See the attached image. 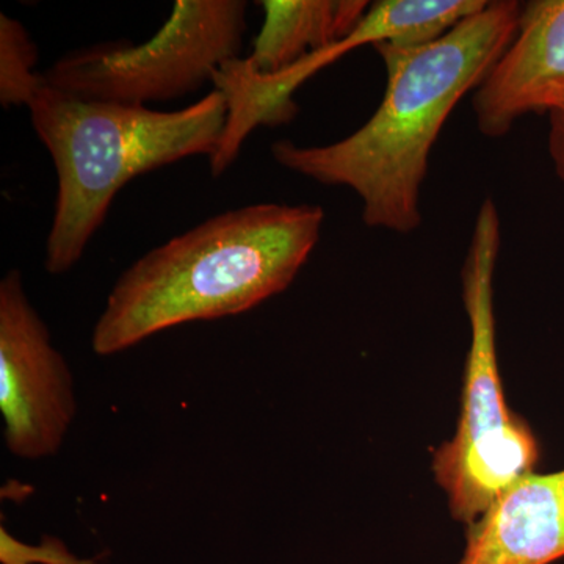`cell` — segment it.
<instances>
[{
    "label": "cell",
    "mask_w": 564,
    "mask_h": 564,
    "mask_svg": "<svg viewBox=\"0 0 564 564\" xmlns=\"http://www.w3.org/2000/svg\"><path fill=\"white\" fill-rule=\"evenodd\" d=\"M521 10L516 0H492L432 43L377 44L386 90L372 117L334 143L276 141L274 161L318 184L350 188L369 228L414 232L434 144L458 102L510 46Z\"/></svg>",
    "instance_id": "1"
},
{
    "label": "cell",
    "mask_w": 564,
    "mask_h": 564,
    "mask_svg": "<svg viewBox=\"0 0 564 564\" xmlns=\"http://www.w3.org/2000/svg\"><path fill=\"white\" fill-rule=\"evenodd\" d=\"M323 223L317 204L262 203L173 237L118 278L93 329V351L117 355L174 326L259 306L292 284Z\"/></svg>",
    "instance_id": "2"
},
{
    "label": "cell",
    "mask_w": 564,
    "mask_h": 564,
    "mask_svg": "<svg viewBox=\"0 0 564 564\" xmlns=\"http://www.w3.org/2000/svg\"><path fill=\"white\" fill-rule=\"evenodd\" d=\"M57 173L44 267L69 272L128 182L193 155L217 152L228 104L214 90L181 110L90 101L41 85L28 106Z\"/></svg>",
    "instance_id": "3"
},
{
    "label": "cell",
    "mask_w": 564,
    "mask_h": 564,
    "mask_svg": "<svg viewBox=\"0 0 564 564\" xmlns=\"http://www.w3.org/2000/svg\"><path fill=\"white\" fill-rule=\"evenodd\" d=\"M500 217L486 198L478 209L462 270L470 323L462 413L455 436L433 454V473L456 521L470 525L516 481L534 473L540 443L505 400L497 361L494 274L500 251Z\"/></svg>",
    "instance_id": "4"
},
{
    "label": "cell",
    "mask_w": 564,
    "mask_h": 564,
    "mask_svg": "<svg viewBox=\"0 0 564 564\" xmlns=\"http://www.w3.org/2000/svg\"><path fill=\"white\" fill-rule=\"evenodd\" d=\"M243 0H177L155 35L69 52L44 70V84L90 101L144 106L198 91L223 63L240 57Z\"/></svg>",
    "instance_id": "5"
},
{
    "label": "cell",
    "mask_w": 564,
    "mask_h": 564,
    "mask_svg": "<svg viewBox=\"0 0 564 564\" xmlns=\"http://www.w3.org/2000/svg\"><path fill=\"white\" fill-rule=\"evenodd\" d=\"M73 375L32 306L20 270L0 281V414L10 454L50 458L76 415Z\"/></svg>",
    "instance_id": "6"
},
{
    "label": "cell",
    "mask_w": 564,
    "mask_h": 564,
    "mask_svg": "<svg viewBox=\"0 0 564 564\" xmlns=\"http://www.w3.org/2000/svg\"><path fill=\"white\" fill-rule=\"evenodd\" d=\"M564 106V0L522 6L510 46L474 91L478 131L500 139L529 113Z\"/></svg>",
    "instance_id": "7"
},
{
    "label": "cell",
    "mask_w": 564,
    "mask_h": 564,
    "mask_svg": "<svg viewBox=\"0 0 564 564\" xmlns=\"http://www.w3.org/2000/svg\"><path fill=\"white\" fill-rule=\"evenodd\" d=\"M564 558V469L516 481L474 524L458 564H552Z\"/></svg>",
    "instance_id": "8"
},
{
    "label": "cell",
    "mask_w": 564,
    "mask_h": 564,
    "mask_svg": "<svg viewBox=\"0 0 564 564\" xmlns=\"http://www.w3.org/2000/svg\"><path fill=\"white\" fill-rule=\"evenodd\" d=\"M367 44L369 39L358 25L347 40L317 54L307 55L292 68L273 76L258 73L247 57L223 63L212 76V82L215 90L225 96L228 118L217 152L210 158L212 174L221 176L236 162L245 140L256 128L291 121L296 115V104L292 96L304 82L348 52Z\"/></svg>",
    "instance_id": "9"
},
{
    "label": "cell",
    "mask_w": 564,
    "mask_h": 564,
    "mask_svg": "<svg viewBox=\"0 0 564 564\" xmlns=\"http://www.w3.org/2000/svg\"><path fill=\"white\" fill-rule=\"evenodd\" d=\"M261 32L248 55L252 68L273 76L307 55L347 40L370 9L367 0H263Z\"/></svg>",
    "instance_id": "10"
},
{
    "label": "cell",
    "mask_w": 564,
    "mask_h": 564,
    "mask_svg": "<svg viewBox=\"0 0 564 564\" xmlns=\"http://www.w3.org/2000/svg\"><path fill=\"white\" fill-rule=\"evenodd\" d=\"M39 51L24 25L0 14V104L3 109L29 106L43 85L36 73Z\"/></svg>",
    "instance_id": "11"
},
{
    "label": "cell",
    "mask_w": 564,
    "mask_h": 564,
    "mask_svg": "<svg viewBox=\"0 0 564 564\" xmlns=\"http://www.w3.org/2000/svg\"><path fill=\"white\" fill-rule=\"evenodd\" d=\"M0 563L2 564H98V558L80 560L70 554L57 538L44 536L40 545L14 540L6 527H0Z\"/></svg>",
    "instance_id": "12"
},
{
    "label": "cell",
    "mask_w": 564,
    "mask_h": 564,
    "mask_svg": "<svg viewBox=\"0 0 564 564\" xmlns=\"http://www.w3.org/2000/svg\"><path fill=\"white\" fill-rule=\"evenodd\" d=\"M547 148L556 176L564 184V106L549 113Z\"/></svg>",
    "instance_id": "13"
}]
</instances>
